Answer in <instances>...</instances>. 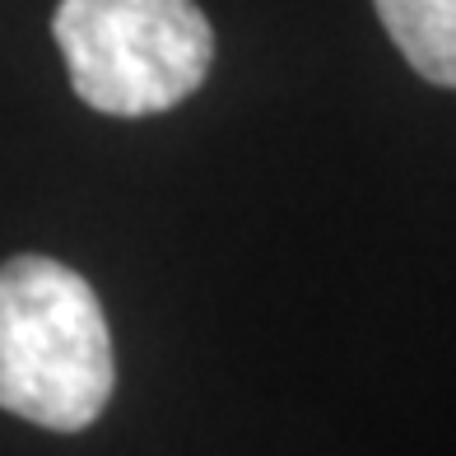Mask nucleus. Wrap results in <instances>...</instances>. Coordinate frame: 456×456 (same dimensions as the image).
<instances>
[{
  "label": "nucleus",
  "instance_id": "7ed1b4c3",
  "mask_svg": "<svg viewBox=\"0 0 456 456\" xmlns=\"http://www.w3.org/2000/svg\"><path fill=\"white\" fill-rule=\"evenodd\" d=\"M378 14L428 85L456 89V0H378Z\"/></svg>",
  "mask_w": 456,
  "mask_h": 456
},
{
  "label": "nucleus",
  "instance_id": "f03ea898",
  "mask_svg": "<svg viewBox=\"0 0 456 456\" xmlns=\"http://www.w3.org/2000/svg\"><path fill=\"white\" fill-rule=\"evenodd\" d=\"M52 33L75 94L108 117L177 108L215 61V33L196 0H61Z\"/></svg>",
  "mask_w": 456,
  "mask_h": 456
},
{
  "label": "nucleus",
  "instance_id": "f257e3e1",
  "mask_svg": "<svg viewBox=\"0 0 456 456\" xmlns=\"http://www.w3.org/2000/svg\"><path fill=\"white\" fill-rule=\"evenodd\" d=\"M112 382V336L89 280L52 256L0 265V410L79 433L102 414Z\"/></svg>",
  "mask_w": 456,
  "mask_h": 456
}]
</instances>
